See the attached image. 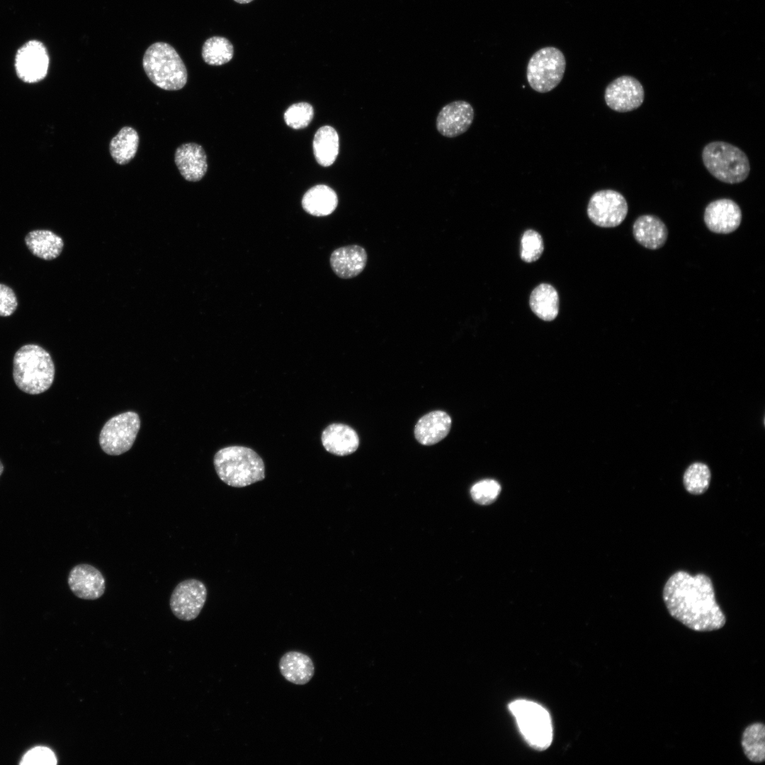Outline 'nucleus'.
Here are the masks:
<instances>
[{
	"instance_id": "1",
	"label": "nucleus",
	"mask_w": 765,
	"mask_h": 765,
	"mask_svg": "<svg viewBox=\"0 0 765 765\" xmlns=\"http://www.w3.org/2000/svg\"><path fill=\"white\" fill-rule=\"evenodd\" d=\"M663 600L669 614L693 630L713 631L726 623L716 601L713 582L705 574L674 572L664 584Z\"/></svg>"
},
{
	"instance_id": "2",
	"label": "nucleus",
	"mask_w": 765,
	"mask_h": 765,
	"mask_svg": "<svg viewBox=\"0 0 765 765\" xmlns=\"http://www.w3.org/2000/svg\"><path fill=\"white\" fill-rule=\"evenodd\" d=\"M55 367L50 354L42 346L29 344L22 346L13 359V378L19 390L29 395H39L52 385Z\"/></svg>"
},
{
	"instance_id": "3",
	"label": "nucleus",
	"mask_w": 765,
	"mask_h": 765,
	"mask_svg": "<svg viewBox=\"0 0 765 765\" xmlns=\"http://www.w3.org/2000/svg\"><path fill=\"white\" fill-rule=\"evenodd\" d=\"M215 472L225 484L244 487L265 478V465L252 449L233 446L219 450L213 460Z\"/></svg>"
},
{
	"instance_id": "4",
	"label": "nucleus",
	"mask_w": 765,
	"mask_h": 765,
	"mask_svg": "<svg viewBox=\"0 0 765 765\" xmlns=\"http://www.w3.org/2000/svg\"><path fill=\"white\" fill-rule=\"evenodd\" d=\"M142 66L150 81L164 90L177 91L187 82L186 65L174 47L166 42L152 44L144 54Z\"/></svg>"
},
{
	"instance_id": "5",
	"label": "nucleus",
	"mask_w": 765,
	"mask_h": 765,
	"mask_svg": "<svg viewBox=\"0 0 765 765\" xmlns=\"http://www.w3.org/2000/svg\"><path fill=\"white\" fill-rule=\"evenodd\" d=\"M702 160L713 176L726 183H741L749 174L750 164L746 154L726 142L708 143L703 149Z\"/></svg>"
},
{
	"instance_id": "6",
	"label": "nucleus",
	"mask_w": 765,
	"mask_h": 765,
	"mask_svg": "<svg viewBox=\"0 0 765 765\" xmlns=\"http://www.w3.org/2000/svg\"><path fill=\"white\" fill-rule=\"evenodd\" d=\"M518 727L527 743L538 750L547 749L552 740L549 713L540 705L527 700H516L509 705Z\"/></svg>"
},
{
	"instance_id": "7",
	"label": "nucleus",
	"mask_w": 765,
	"mask_h": 765,
	"mask_svg": "<svg viewBox=\"0 0 765 765\" xmlns=\"http://www.w3.org/2000/svg\"><path fill=\"white\" fill-rule=\"evenodd\" d=\"M565 68L562 52L555 47H545L531 57L526 69L527 81L536 91L547 93L560 83Z\"/></svg>"
},
{
	"instance_id": "8",
	"label": "nucleus",
	"mask_w": 765,
	"mask_h": 765,
	"mask_svg": "<svg viewBox=\"0 0 765 765\" xmlns=\"http://www.w3.org/2000/svg\"><path fill=\"white\" fill-rule=\"evenodd\" d=\"M140 419L135 412H126L110 418L102 428L99 443L102 450L110 455H121L129 450L140 428Z\"/></svg>"
},
{
	"instance_id": "9",
	"label": "nucleus",
	"mask_w": 765,
	"mask_h": 765,
	"mask_svg": "<svg viewBox=\"0 0 765 765\" xmlns=\"http://www.w3.org/2000/svg\"><path fill=\"white\" fill-rule=\"evenodd\" d=\"M628 211V203L619 192L606 189L594 193L588 203L587 215L595 225L614 227L623 222Z\"/></svg>"
},
{
	"instance_id": "10",
	"label": "nucleus",
	"mask_w": 765,
	"mask_h": 765,
	"mask_svg": "<svg viewBox=\"0 0 765 765\" xmlns=\"http://www.w3.org/2000/svg\"><path fill=\"white\" fill-rule=\"evenodd\" d=\"M207 594V589L203 582L196 579H185L179 582L173 590L169 599L170 608L179 620H193L202 611Z\"/></svg>"
},
{
	"instance_id": "11",
	"label": "nucleus",
	"mask_w": 765,
	"mask_h": 765,
	"mask_svg": "<svg viewBox=\"0 0 765 765\" xmlns=\"http://www.w3.org/2000/svg\"><path fill=\"white\" fill-rule=\"evenodd\" d=\"M645 91L641 83L628 75L619 76L606 86L604 99L606 105L619 113L632 111L643 103Z\"/></svg>"
},
{
	"instance_id": "12",
	"label": "nucleus",
	"mask_w": 765,
	"mask_h": 765,
	"mask_svg": "<svg viewBox=\"0 0 765 765\" xmlns=\"http://www.w3.org/2000/svg\"><path fill=\"white\" fill-rule=\"evenodd\" d=\"M49 62L48 53L44 45L38 40H30L17 51L15 69L21 80L35 83L46 76Z\"/></svg>"
},
{
	"instance_id": "13",
	"label": "nucleus",
	"mask_w": 765,
	"mask_h": 765,
	"mask_svg": "<svg viewBox=\"0 0 765 765\" xmlns=\"http://www.w3.org/2000/svg\"><path fill=\"white\" fill-rule=\"evenodd\" d=\"M68 585L72 592L84 600H96L106 590V580L102 573L89 564H79L70 570Z\"/></svg>"
},
{
	"instance_id": "14",
	"label": "nucleus",
	"mask_w": 765,
	"mask_h": 765,
	"mask_svg": "<svg viewBox=\"0 0 765 765\" xmlns=\"http://www.w3.org/2000/svg\"><path fill=\"white\" fill-rule=\"evenodd\" d=\"M703 218L706 225L711 232L729 234L740 225L742 211L734 200L721 198L712 201L706 206Z\"/></svg>"
},
{
	"instance_id": "15",
	"label": "nucleus",
	"mask_w": 765,
	"mask_h": 765,
	"mask_svg": "<svg viewBox=\"0 0 765 765\" xmlns=\"http://www.w3.org/2000/svg\"><path fill=\"white\" fill-rule=\"evenodd\" d=\"M474 119L472 106L465 101H455L444 106L436 118V128L447 137H455L465 132Z\"/></svg>"
},
{
	"instance_id": "16",
	"label": "nucleus",
	"mask_w": 765,
	"mask_h": 765,
	"mask_svg": "<svg viewBox=\"0 0 765 765\" xmlns=\"http://www.w3.org/2000/svg\"><path fill=\"white\" fill-rule=\"evenodd\" d=\"M174 161L181 175L188 181H200L208 169L205 150L197 143H184L178 147Z\"/></svg>"
},
{
	"instance_id": "17",
	"label": "nucleus",
	"mask_w": 765,
	"mask_h": 765,
	"mask_svg": "<svg viewBox=\"0 0 765 765\" xmlns=\"http://www.w3.org/2000/svg\"><path fill=\"white\" fill-rule=\"evenodd\" d=\"M368 260L366 250L358 245H348L335 249L330 256V265L341 278H352L365 268Z\"/></svg>"
},
{
	"instance_id": "18",
	"label": "nucleus",
	"mask_w": 765,
	"mask_h": 765,
	"mask_svg": "<svg viewBox=\"0 0 765 765\" xmlns=\"http://www.w3.org/2000/svg\"><path fill=\"white\" fill-rule=\"evenodd\" d=\"M450 427L451 418L446 412L434 411L418 420L414 428V436L421 444L431 446L443 439Z\"/></svg>"
},
{
	"instance_id": "19",
	"label": "nucleus",
	"mask_w": 765,
	"mask_h": 765,
	"mask_svg": "<svg viewBox=\"0 0 765 765\" xmlns=\"http://www.w3.org/2000/svg\"><path fill=\"white\" fill-rule=\"evenodd\" d=\"M322 443L327 451L344 456L355 452L358 448L359 438L351 427L343 424H332L322 434Z\"/></svg>"
},
{
	"instance_id": "20",
	"label": "nucleus",
	"mask_w": 765,
	"mask_h": 765,
	"mask_svg": "<svg viewBox=\"0 0 765 765\" xmlns=\"http://www.w3.org/2000/svg\"><path fill=\"white\" fill-rule=\"evenodd\" d=\"M633 233L635 239L640 245L650 249L661 248L668 237L666 225L653 215L638 217L633 224Z\"/></svg>"
},
{
	"instance_id": "21",
	"label": "nucleus",
	"mask_w": 765,
	"mask_h": 765,
	"mask_svg": "<svg viewBox=\"0 0 765 765\" xmlns=\"http://www.w3.org/2000/svg\"><path fill=\"white\" fill-rule=\"evenodd\" d=\"M283 678L296 685L307 684L314 674V665L312 659L298 651L285 653L278 664Z\"/></svg>"
},
{
	"instance_id": "22",
	"label": "nucleus",
	"mask_w": 765,
	"mask_h": 765,
	"mask_svg": "<svg viewBox=\"0 0 765 765\" xmlns=\"http://www.w3.org/2000/svg\"><path fill=\"white\" fill-rule=\"evenodd\" d=\"M24 240L29 251L34 256L46 261L58 257L64 247L62 238L47 230L30 231Z\"/></svg>"
},
{
	"instance_id": "23",
	"label": "nucleus",
	"mask_w": 765,
	"mask_h": 765,
	"mask_svg": "<svg viewBox=\"0 0 765 765\" xmlns=\"http://www.w3.org/2000/svg\"><path fill=\"white\" fill-rule=\"evenodd\" d=\"M338 205L335 191L326 185H317L303 196L302 206L305 211L314 216H326L332 213Z\"/></svg>"
},
{
	"instance_id": "24",
	"label": "nucleus",
	"mask_w": 765,
	"mask_h": 765,
	"mask_svg": "<svg viewBox=\"0 0 765 765\" xmlns=\"http://www.w3.org/2000/svg\"><path fill=\"white\" fill-rule=\"evenodd\" d=\"M531 309L544 321L555 319L559 312V296L555 288L550 284L541 283L531 293Z\"/></svg>"
},
{
	"instance_id": "25",
	"label": "nucleus",
	"mask_w": 765,
	"mask_h": 765,
	"mask_svg": "<svg viewBox=\"0 0 765 765\" xmlns=\"http://www.w3.org/2000/svg\"><path fill=\"white\" fill-rule=\"evenodd\" d=\"M339 149V138L336 130L329 125L321 127L313 140V152L319 164L331 166L336 160Z\"/></svg>"
},
{
	"instance_id": "26",
	"label": "nucleus",
	"mask_w": 765,
	"mask_h": 765,
	"mask_svg": "<svg viewBox=\"0 0 765 765\" xmlns=\"http://www.w3.org/2000/svg\"><path fill=\"white\" fill-rule=\"evenodd\" d=\"M139 142V135L135 129L125 126L111 139L110 154L118 164H127L136 155Z\"/></svg>"
},
{
	"instance_id": "27",
	"label": "nucleus",
	"mask_w": 765,
	"mask_h": 765,
	"mask_svg": "<svg viewBox=\"0 0 765 765\" xmlns=\"http://www.w3.org/2000/svg\"><path fill=\"white\" fill-rule=\"evenodd\" d=\"M742 747L747 759L761 763L765 759V727L763 723L754 722L747 726L742 734Z\"/></svg>"
},
{
	"instance_id": "28",
	"label": "nucleus",
	"mask_w": 765,
	"mask_h": 765,
	"mask_svg": "<svg viewBox=\"0 0 765 765\" xmlns=\"http://www.w3.org/2000/svg\"><path fill=\"white\" fill-rule=\"evenodd\" d=\"M201 55L206 64L220 66L232 59L234 47L227 38L222 36H212L204 42Z\"/></svg>"
},
{
	"instance_id": "29",
	"label": "nucleus",
	"mask_w": 765,
	"mask_h": 765,
	"mask_svg": "<svg viewBox=\"0 0 765 765\" xmlns=\"http://www.w3.org/2000/svg\"><path fill=\"white\" fill-rule=\"evenodd\" d=\"M711 474L709 468L702 463H694L686 470L683 482L686 490L691 494H703L710 484Z\"/></svg>"
},
{
	"instance_id": "30",
	"label": "nucleus",
	"mask_w": 765,
	"mask_h": 765,
	"mask_svg": "<svg viewBox=\"0 0 765 765\" xmlns=\"http://www.w3.org/2000/svg\"><path fill=\"white\" fill-rule=\"evenodd\" d=\"M312 106L305 102H300L290 106L284 113L285 123L293 129L306 128L313 118Z\"/></svg>"
},
{
	"instance_id": "31",
	"label": "nucleus",
	"mask_w": 765,
	"mask_h": 765,
	"mask_svg": "<svg viewBox=\"0 0 765 765\" xmlns=\"http://www.w3.org/2000/svg\"><path fill=\"white\" fill-rule=\"evenodd\" d=\"M521 258L527 263L538 260L544 250L541 235L535 230H526L521 237Z\"/></svg>"
},
{
	"instance_id": "32",
	"label": "nucleus",
	"mask_w": 765,
	"mask_h": 765,
	"mask_svg": "<svg viewBox=\"0 0 765 765\" xmlns=\"http://www.w3.org/2000/svg\"><path fill=\"white\" fill-rule=\"evenodd\" d=\"M501 487L493 480H484L475 483L471 488L470 494L473 500L480 504L492 503L499 494Z\"/></svg>"
},
{
	"instance_id": "33",
	"label": "nucleus",
	"mask_w": 765,
	"mask_h": 765,
	"mask_svg": "<svg viewBox=\"0 0 765 765\" xmlns=\"http://www.w3.org/2000/svg\"><path fill=\"white\" fill-rule=\"evenodd\" d=\"M57 758L50 748L38 746L28 750L22 757L21 765H55Z\"/></svg>"
},
{
	"instance_id": "34",
	"label": "nucleus",
	"mask_w": 765,
	"mask_h": 765,
	"mask_svg": "<svg viewBox=\"0 0 765 765\" xmlns=\"http://www.w3.org/2000/svg\"><path fill=\"white\" fill-rule=\"evenodd\" d=\"M17 307L18 301L14 291L8 285L0 283V316H11Z\"/></svg>"
},
{
	"instance_id": "35",
	"label": "nucleus",
	"mask_w": 765,
	"mask_h": 765,
	"mask_svg": "<svg viewBox=\"0 0 765 765\" xmlns=\"http://www.w3.org/2000/svg\"><path fill=\"white\" fill-rule=\"evenodd\" d=\"M234 1L235 2H237V3H238V4H249V3L251 2V1H253L254 0H234Z\"/></svg>"
},
{
	"instance_id": "36",
	"label": "nucleus",
	"mask_w": 765,
	"mask_h": 765,
	"mask_svg": "<svg viewBox=\"0 0 765 765\" xmlns=\"http://www.w3.org/2000/svg\"><path fill=\"white\" fill-rule=\"evenodd\" d=\"M4 464L2 463V462L0 460V477L2 475V473L4 472Z\"/></svg>"
}]
</instances>
